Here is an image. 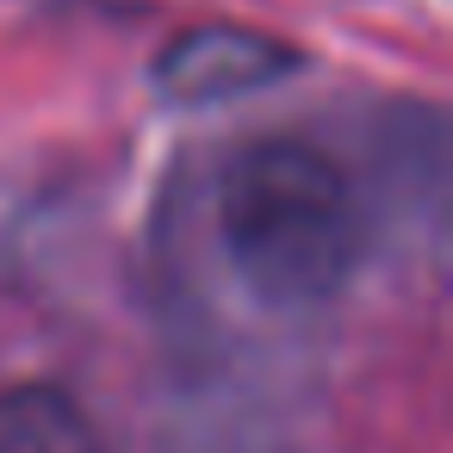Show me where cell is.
<instances>
[{"label":"cell","instance_id":"1","mask_svg":"<svg viewBox=\"0 0 453 453\" xmlns=\"http://www.w3.org/2000/svg\"><path fill=\"white\" fill-rule=\"evenodd\" d=\"M218 230L236 273L273 304L329 298L354 273L366 236L348 168L298 137H267L224 168Z\"/></svg>","mask_w":453,"mask_h":453},{"label":"cell","instance_id":"2","mask_svg":"<svg viewBox=\"0 0 453 453\" xmlns=\"http://www.w3.org/2000/svg\"><path fill=\"white\" fill-rule=\"evenodd\" d=\"M273 69H292V50L267 44L261 32L211 26V32H187L168 50L162 81H168L174 100H224V94H242V88L267 81Z\"/></svg>","mask_w":453,"mask_h":453},{"label":"cell","instance_id":"3","mask_svg":"<svg viewBox=\"0 0 453 453\" xmlns=\"http://www.w3.org/2000/svg\"><path fill=\"white\" fill-rule=\"evenodd\" d=\"M0 453H100L88 410L57 385L0 391Z\"/></svg>","mask_w":453,"mask_h":453}]
</instances>
